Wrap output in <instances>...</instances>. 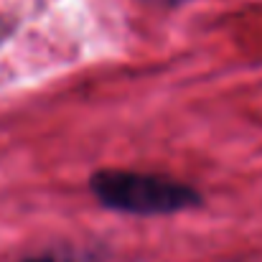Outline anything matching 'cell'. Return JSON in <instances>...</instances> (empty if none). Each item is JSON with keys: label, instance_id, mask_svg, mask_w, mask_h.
I'll list each match as a JSON object with an SVG mask.
<instances>
[{"label": "cell", "instance_id": "cell-1", "mask_svg": "<svg viewBox=\"0 0 262 262\" xmlns=\"http://www.w3.org/2000/svg\"><path fill=\"white\" fill-rule=\"evenodd\" d=\"M89 191L99 206L130 216H171L201 204V193L183 181L122 168L94 171Z\"/></svg>", "mask_w": 262, "mask_h": 262}, {"label": "cell", "instance_id": "cell-2", "mask_svg": "<svg viewBox=\"0 0 262 262\" xmlns=\"http://www.w3.org/2000/svg\"><path fill=\"white\" fill-rule=\"evenodd\" d=\"M20 262H64L59 255L54 252H46V255H33V257H23Z\"/></svg>", "mask_w": 262, "mask_h": 262}, {"label": "cell", "instance_id": "cell-3", "mask_svg": "<svg viewBox=\"0 0 262 262\" xmlns=\"http://www.w3.org/2000/svg\"><path fill=\"white\" fill-rule=\"evenodd\" d=\"M166 5H178V3H183V0H163Z\"/></svg>", "mask_w": 262, "mask_h": 262}]
</instances>
